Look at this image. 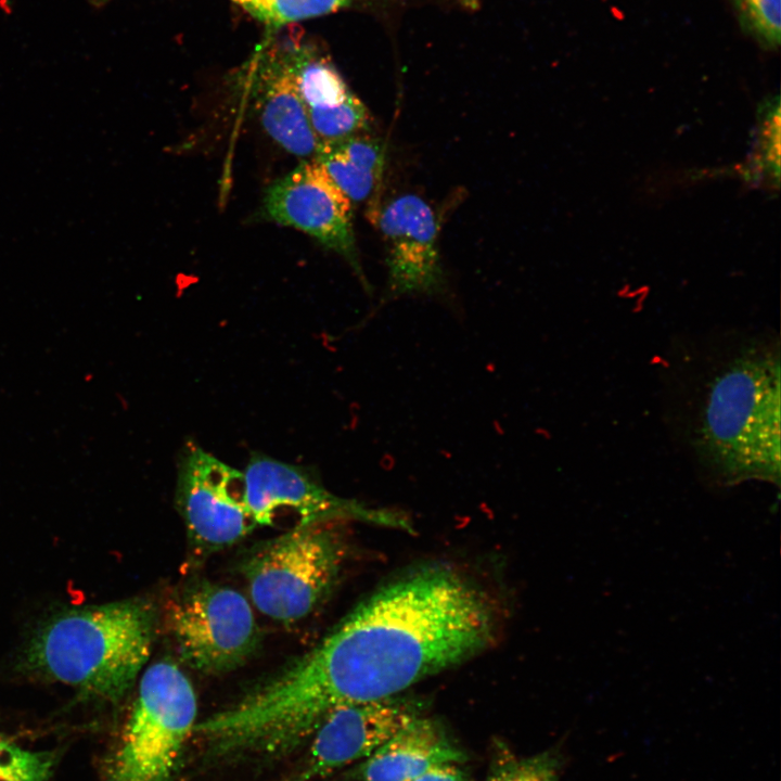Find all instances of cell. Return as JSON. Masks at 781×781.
I'll return each instance as SVG.
<instances>
[{
	"instance_id": "cell-1",
	"label": "cell",
	"mask_w": 781,
	"mask_h": 781,
	"mask_svg": "<svg viewBox=\"0 0 781 781\" xmlns=\"http://www.w3.org/2000/svg\"><path fill=\"white\" fill-rule=\"evenodd\" d=\"M486 593L447 567H426L356 606L316 648L221 709L219 726L248 755H284L337 708L396 696L465 662L495 639Z\"/></svg>"
},
{
	"instance_id": "cell-2",
	"label": "cell",
	"mask_w": 781,
	"mask_h": 781,
	"mask_svg": "<svg viewBox=\"0 0 781 781\" xmlns=\"http://www.w3.org/2000/svg\"><path fill=\"white\" fill-rule=\"evenodd\" d=\"M696 451L721 483L780 481L778 348L743 347L708 385L695 432Z\"/></svg>"
},
{
	"instance_id": "cell-3",
	"label": "cell",
	"mask_w": 781,
	"mask_h": 781,
	"mask_svg": "<svg viewBox=\"0 0 781 781\" xmlns=\"http://www.w3.org/2000/svg\"><path fill=\"white\" fill-rule=\"evenodd\" d=\"M154 632V609L142 599L68 611L37 631L26 660L46 677L117 702L148 662Z\"/></svg>"
},
{
	"instance_id": "cell-4",
	"label": "cell",
	"mask_w": 781,
	"mask_h": 781,
	"mask_svg": "<svg viewBox=\"0 0 781 781\" xmlns=\"http://www.w3.org/2000/svg\"><path fill=\"white\" fill-rule=\"evenodd\" d=\"M192 683L172 662L152 664L108 764L107 781H171L196 724Z\"/></svg>"
},
{
	"instance_id": "cell-5",
	"label": "cell",
	"mask_w": 781,
	"mask_h": 781,
	"mask_svg": "<svg viewBox=\"0 0 781 781\" xmlns=\"http://www.w3.org/2000/svg\"><path fill=\"white\" fill-rule=\"evenodd\" d=\"M345 556L325 524L284 532L257 547L242 565L251 599L285 624L308 616L333 587Z\"/></svg>"
},
{
	"instance_id": "cell-6",
	"label": "cell",
	"mask_w": 781,
	"mask_h": 781,
	"mask_svg": "<svg viewBox=\"0 0 781 781\" xmlns=\"http://www.w3.org/2000/svg\"><path fill=\"white\" fill-rule=\"evenodd\" d=\"M166 622L180 658L204 674L241 666L259 643V629L246 598L235 589L197 581L179 591Z\"/></svg>"
},
{
	"instance_id": "cell-7",
	"label": "cell",
	"mask_w": 781,
	"mask_h": 781,
	"mask_svg": "<svg viewBox=\"0 0 781 781\" xmlns=\"http://www.w3.org/2000/svg\"><path fill=\"white\" fill-rule=\"evenodd\" d=\"M247 504L256 525L286 530L332 521L355 520L411 530L409 521L388 510L338 497L304 469L253 453L243 473Z\"/></svg>"
},
{
	"instance_id": "cell-8",
	"label": "cell",
	"mask_w": 781,
	"mask_h": 781,
	"mask_svg": "<svg viewBox=\"0 0 781 781\" xmlns=\"http://www.w3.org/2000/svg\"><path fill=\"white\" fill-rule=\"evenodd\" d=\"M176 503L200 554L227 548L257 526L247 504L244 474L193 440L180 452Z\"/></svg>"
},
{
	"instance_id": "cell-9",
	"label": "cell",
	"mask_w": 781,
	"mask_h": 781,
	"mask_svg": "<svg viewBox=\"0 0 781 781\" xmlns=\"http://www.w3.org/2000/svg\"><path fill=\"white\" fill-rule=\"evenodd\" d=\"M266 216L297 229L343 256L366 290L353 229V204L315 161H304L273 182L263 201Z\"/></svg>"
},
{
	"instance_id": "cell-10",
	"label": "cell",
	"mask_w": 781,
	"mask_h": 781,
	"mask_svg": "<svg viewBox=\"0 0 781 781\" xmlns=\"http://www.w3.org/2000/svg\"><path fill=\"white\" fill-rule=\"evenodd\" d=\"M386 246L388 283L385 300L402 295L441 293L444 272L432 207L415 194H401L377 216Z\"/></svg>"
},
{
	"instance_id": "cell-11",
	"label": "cell",
	"mask_w": 781,
	"mask_h": 781,
	"mask_svg": "<svg viewBox=\"0 0 781 781\" xmlns=\"http://www.w3.org/2000/svg\"><path fill=\"white\" fill-rule=\"evenodd\" d=\"M244 69L245 86L266 132L290 154L315 157L320 142L298 91L293 41L268 39Z\"/></svg>"
},
{
	"instance_id": "cell-12",
	"label": "cell",
	"mask_w": 781,
	"mask_h": 781,
	"mask_svg": "<svg viewBox=\"0 0 781 781\" xmlns=\"http://www.w3.org/2000/svg\"><path fill=\"white\" fill-rule=\"evenodd\" d=\"M421 714L415 703L396 696L335 709L311 737L304 778L364 760Z\"/></svg>"
},
{
	"instance_id": "cell-13",
	"label": "cell",
	"mask_w": 781,
	"mask_h": 781,
	"mask_svg": "<svg viewBox=\"0 0 781 781\" xmlns=\"http://www.w3.org/2000/svg\"><path fill=\"white\" fill-rule=\"evenodd\" d=\"M465 759L443 727L421 714L362 760L354 774L360 781H412L436 765Z\"/></svg>"
},
{
	"instance_id": "cell-14",
	"label": "cell",
	"mask_w": 781,
	"mask_h": 781,
	"mask_svg": "<svg viewBox=\"0 0 781 781\" xmlns=\"http://www.w3.org/2000/svg\"><path fill=\"white\" fill-rule=\"evenodd\" d=\"M293 62L307 108L334 106L353 93L332 62L312 46L293 41Z\"/></svg>"
},
{
	"instance_id": "cell-15",
	"label": "cell",
	"mask_w": 781,
	"mask_h": 781,
	"mask_svg": "<svg viewBox=\"0 0 781 781\" xmlns=\"http://www.w3.org/2000/svg\"><path fill=\"white\" fill-rule=\"evenodd\" d=\"M780 104L770 98L758 108V127L753 154L745 168V178L753 183L766 182L778 189L780 174Z\"/></svg>"
},
{
	"instance_id": "cell-16",
	"label": "cell",
	"mask_w": 781,
	"mask_h": 781,
	"mask_svg": "<svg viewBox=\"0 0 781 781\" xmlns=\"http://www.w3.org/2000/svg\"><path fill=\"white\" fill-rule=\"evenodd\" d=\"M269 29L331 14L359 0H231Z\"/></svg>"
},
{
	"instance_id": "cell-17",
	"label": "cell",
	"mask_w": 781,
	"mask_h": 781,
	"mask_svg": "<svg viewBox=\"0 0 781 781\" xmlns=\"http://www.w3.org/2000/svg\"><path fill=\"white\" fill-rule=\"evenodd\" d=\"M307 112L319 142L338 141L362 133L371 123L369 111L354 93L337 105L307 108Z\"/></svg>"
},
{
	"instance_id": "cell-18",
	"label": "cell",
	"mask_w": 781,
	"mask_h": 781,
	"mask_svg": "<svg viewBox=\"0 0 781 781\" xmlns=\"http://www.w3.org/2000/svg\"><path fill=\"white\" fill-rule=\"evenodd\" d=\"M313 159L351 204L367 200L379 181L375 176L356 166L329 142L319 143Z\"/></svg>"
},
{
	"instance_id": "cell-19",
	"label": "cell",
	"mask_w": 781,
	"mask_h": 781,
	"mask_svg": "<svg viewBox=\"0 0 781 781\" xmlns=\"http://www.w3.org/2000/svg\"><path fill=\"white\" fill-rule=\"evenodd\" d=\"M53 757L0 740V781H47Z\"/></svg>"
},
{
	"instance_id": "cell-20",
	"label": "cell",
	"mask_w": 781,
	"mask_h": 781,
	"mask_svg": "<svg viewBox=\"0 0 781 781\" xmlns=\"http://www.w3.org/2000/svg\"><path fill=\"white\" fill-rule=\"evenodd\" d=\"M559 768L553 751L522 758L503 756L492 765L488 781H558Z\"/></svg>"
},
{
	"instance_id": "cell-21",
	"label": "cell",
	"mask_w": 781,
	"mask_h": 781,
	"mask_svg": "<svg viewBox=\"0 0 781 781\" xmlns=\"http://www.w3.org/2000/svg\"><path fill=\"white\" fill-rule=\"evenodd\" d=\"M781 0H737L740 18L746 29L766 48L781 41Z\"/></svg>"
},
{
	"instance_id": "cell-22",
	"label": "cell",
	"mask_w": 781,
	"mask_h": 781,
	"mask_svg": "<svg viewBox=\"0 0 781 781\" xmlns=\"http://www.w3.org/2000/svg\"><path fill=\"white\" fill-rule=\"evenodd\" d=\"M329 143L356 166L380 180L385 164V148L379 139L359 133Z\"/></svg>"
},
{
	"instance_id": "cell-23",
	"label": "cell",
	"mask_w": 781,
	"mask_h": 781,
	"mask_svg": "<svg viewBox=\"0 0 781 781\" xmlns=\"http://www.w3.org/2000/svg\"><path fill=\"white\" fill-rule=\"evenodd\" d=\"M412 781H468L463 771L453 763L436 765Z\"/></svg>"
},
{
	"instance_id": "cell-24",
	"label": "cell",
	"mask_w": 781,
	"mask_h": 781,
	"mask_svg": "<svg viewBox=\"0 0 781 781\" xmlns=\"http://www.w3.org/2000/svg\"><path fill=\"white\" fill-rule=\"evenodd\" d=\"M89 1H90L92 4H94V5H102V4L106 3V2L110 1V0H89Z\"/></svg>"
}]
</instances>
